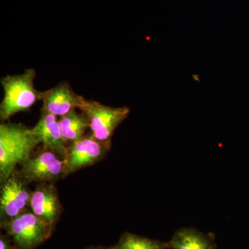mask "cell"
Returning a JSON list of instances; mask_svg holds the SVG:
<instances>
[{
    "label": "cell",
    "instance_id": "cell-1",
    "mask_svg": "<svg viewBox=\"0 0 249 249\" xmlns=\"http://www.w3.org/2000/svg\"><path fill=\"white\" fill-rule=\"evenodd\" d=\"M38 141L32 129L21 124H0V183L9 178L18 165H22L31 157Z\"/></svg>",
    "mask_w": 249,
    "mask_h": 249
},
{
    "label": "cell",
    "instance_id": "cell-2",
    "mask_svg": "<svg viewBox=\"0 0 249 249\" xmlns=\"http://www.w3.org/2000/svg\"><path fill=\"white\" fill-rule=\"evenodd\" d=\"M36 71L27 69L20 74L7 75L1 78L4 96L0 104V119L9 120L15 114L29 110L39 101L42 91L36 89L34 80Z\"/></svg>",
    "mask_w": 249,
    "mask_h": 249
},
{
    "label": "cell",
    "instance_id": "cell-3",
    "mask_svg": "<svg viewBox=\"0 0 249 249\" xmlns=\"http://www.w3.org/2000/svg\"><path fill=\"white\" fill-rule=\"evenodd\" d=\"M12 240L14 249H37L49 240L55 227L30 210L1 226Z\"/></svg>",
    "mask_w": 249,
    "mask_h": 249
},
{
    "label": "cell",
    "instance_id": "cell-4",
    "mask_svg": "<svg viewBox=\"0 0 249 249\" xmlns=\"http://www.w3.org/2000/svg\"><path fill=\"white\" fill-rule=\"evenodd\" d=\"M79 109L88 118L91 133L95 139L111 145L116 129L129 116V107H114L94 100L84 99Z\"/></svg>",
    "mask_w": 249,
    "mask_h": 249
},
{
    "label": "cell",
    "instance_id": "cell-5",
    "mask_svg": "<svg viewBox=\"0 0 249 249\" xmlns=\"http://www.w3.org/2000/svg\"><path fill=\"white\" fill-rule=\"evenodd\" d=\"M28 184L19 170L16 169L1 183L0 225L12 220L29 208L33 191Z\"/></svg>",
    "mask_w": 249,
    "mask_h": 249
},
{
    "label": "cell",
    "instance_id": "cell-6",
    "mask_svg": "<svg viewBox=\"0 0 249 249\" xmlns=\"http://www.w3.org/2000/svg\"><path fill=\"white\" fill-rule=\"evenodd\" d=\"M111 145L98 141L91 132L67 146L64 178L72 173L97 163L104 158Z\"/></svg>",
    "mask_w": 249,
    "mask_h": 249
},
{
    "label": "cell",
    "instance_id": "cell-7",
    "mask_svg": "<svg viewBox=\"0 0 249 249\" xmlns=\"http://www.w3.org/2000/svg\"><path fill=\"white\" fill-rule=\"evenodd\" d=\"M21 166L19 173L28 183H53L64 178L65 161L50 150H44L31 157Z\"/></svg>",
    "mask_w": 249,
    "mask_h": 249
},
{
    "label": "cell",
    "instance_id": "cell-8",
    "mask_svg": "<svg viewBox=\"0 0 249 249\" xmlns=\"http://www.w3.org/2000/svg\"><path fill=\"white\" fill-rule=\"evenodd\" d=\"M84 99L73 91L70 83L61 82L42 91L41 111L61 117L73 109H79Z\"/></svg>",
    "mask_w": 249,
    "mask_h": 249
},
{
    "label": "cell",
    "instance_id": "cell-9",
    "mask_svg": "<svg viewBox=\"0 0 249 249\" xmlns=\"http://www.w3.org/2000/svg\"><path fill=\"white\" fill-rule=\"evenodd\" d=\"M29 209L53 227L60 219L62 206L56 188L52 183H38L31 195Z\"/></svg>",
    "mask_w": 249,
    "mask_h": 249
},
{
    "label": "cell",
    "instance_id": "cell-10",
    "mask_svg": "<svg viewBox=\"0 0 249 249\" xmlns=\"http://www.w3.org/2000/svg\"><path fill=\"white\" fill-rule=\"evenodd\" d=\"M31 129L39 143L42 144L45 150H50L65 160L68 145L62 137L57 116L41 111L38 122Z\"/></svg>",
    "mask_w": 249,
    "mask_h": 249
},
{
    "label": "cell",
    "instance_id": "cell-11",
    "mask_svg": "<svg viewBox=\"0 0 249 249\" xmlns=\"http://www.w3.org/2000/svg\"><path fill=\"white\" fill-rule=\"evenodd\" d=\"M167 243L170 249H217L213 237L193 228L178 229Z\"/></svg>",
    "mask_w": 249,
    "mask_h": 249
},
{
    "label": "cell",
    "instance_id": "cell-12",
    "mask_svg": "<svg viewBox=\"0 0 249 249\" xmlns=\"http://www.w3.org/2000/svg\"><path fill=\"white\" fill-rule=\"evenodd\" d=\"M62 135L67 143L76 142L85 135L87 129L89 128L87 116L73 109L68 114L60 117L58 120Z\"/></svg>",
    "mask_w": 249,
    "mask_h": 249
},
{
    "label": "cell",
    "instance_id": "cell-13",
    "mask_svg": "<svg viewBox=\"0 0 249 249\" xmlns=\"http://www.w3.org/2000/svg\"><path fill=\"white\" fill-rule=\"evenodd\" d=\"M116 245L118 249H168L167 242L128 232H124L121 235Z\"/></svg>",
    "mask_w": 249,
    "mask_h": 249
},
{
    "label": "cell",
    "instance_id": "cell-14",
    "mask_svg": "<svg viewBox=\"0 0 249 249\" xmlns=\"http://www.w3.org/2000/svg\"><path fill=\"white\" fill-rule=\"evenodd\" d=\"M0 249H14L12 240L8 235H0Z\"/></svg>",
    "mask_w": 249,
    "mask_h": 249
},
{
    "label": "cell",
    "instance_id": "cell-15",
    "mask_svg": "<svg viewBox=\"0 0 249 249\" xmlns=\"http://www.w3.org/2000/svg\"><path fill=\"white\" fill-rule=\"evenodd\" d=\"M85 249H118L116 245L111 246V247H91Z\"/></svg>",
    "mask_w": 249,
    "mask_h": 249
}]
</instances>
